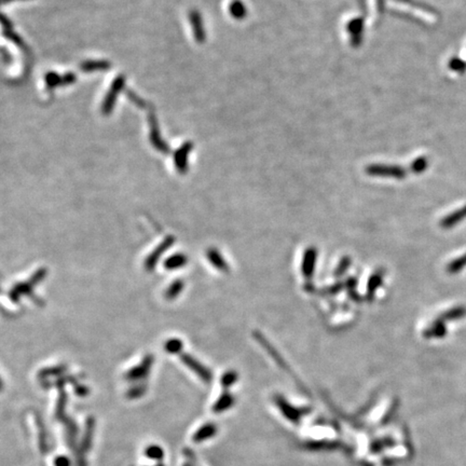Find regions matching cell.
<instances>
[{
    "mask_svg": "<svg viewBox=\"0 0 466 466\" xmlns=\"http://www.w3.org/2000/svg\"><path fill=\"white\" fill-rule=\"evenodd\" d=\"M216 434L217 426L212 422H209L203 424L201 427H198L195 433L192 435V440L195 444H201V442L213 438Z\"/></svg>",
    "mask_w": 466,
    "mask_h": 466,
    "instance_id": "cell-8",
    "label": "cell"
},
{
    "mask_svg": "<svg viewBox=\"0 0 466 466\" xmlns=\"http://www.w3.org/2000/svg\"><path fill=\"white\" fill-rule=\"evenodd\" d=\"M448 67L451 70L452 72L463 74L466 72V62H464L463 59L459 57H452L449 60Z\"/></svg>",
    "mask_w": 466,
    "mask_h": 466,
    "instance_id": "cell-20",
    "label": "cell"
},
{
    "mask_svg": "<svg viewBox=\"0 0 466 466\" xmlns=\"http://www.w3.org/2000/svg\"><path fill=\"white\" fill-rule=\"evenodd\" d=\"M144 454L149 460L160 462L163 460L165 453H164V450L162 449V447H160L159 445H149L148 447H146V449H145Z\"/></svg>",
    "mask_w": 466,
    "mask_h": 466,
    "instance_id": "cell-13",
    "label": "cell"
},
{
    "mask_svg": "<svg viewBox=\"0 0 466 466\" xmlns=\"http://www.w3.org/2000/svg\"><path fill=\"white\" fill-rule=\"evenodd\" d=\"M384 278V270L379 269L376 272H373L368 282H367V288H366V299L371 301L373 299L374 295H376L378 288L382 285Z\"/></svg>",
    "mask_w": 466,
    "mask_h": 466,
    "instance_id": "cell-6",
    "label": "cell"
},
{
    "mask_svg": "<svg viewBox=\"0 0 466 466\" xmlns=\"http://www.w3.org/2000/svg\"><path fill=\"white\" fill-rule=\"evenodd\" d=\"M234 403H235L234 396L231 393L226 391L218 397L215 404L213 405L212 410L213 412H215V414H221V412H225L230 408H232Z\"/></svg>",
    "mask_w": 466,
    "mask_h": 466,
    "instance_id": "cell-9",
    "label": "cell"
},
{
    "mask_svg": "<svg viewBox=\"0 0 466 466\" xmlns=\"http://www.w3.org/2000/svg\"><path fill=\"white\" fill-rule=\"evenodd\" d=\"M181 289H182V283H180V282L175 283L174 286H173V287L171 288V290H170V295H171V297L177 296L178 293L180 292Z\"/></svg>",
    "mask_w": 466,
    "mask_h": 466,
    "instance_id": "cell-25",
    "label": "cell"
},
{
    "mask_svg": "<svg viewBox=\"0 0 466 466\" xmlns=\"http://www.w3.org/2000/svg\"><path fill=\"white\" fill-rule=\"evenodd\" d=\"M466 315V308L462 307V305H459V307H454L452 309L448 310L445 312L439 318L446 322V320H455V319H460Z\"/></svg>",
    "mask_w": 466,
    "mask_h": 466,
    "instance_id": "cell-14",
    "label": "cell"
},
{
    "mask_svg": "<svg viewBox=\"0 0 466 466\" xmlns=\"http://www.w3.org/2000/svg\"><path fill=\"white\" fill-rule=\"evenodd\" d=\"M182 360H184V363L188 366V367L192 370L197 377H200L202 381L205 382V383H210V382L212 381L213 374L211 370L209 368H206L205 366H203L200 362H197L196 360H194L193 357L188 356V355L182 357Z\"/></svg>",
    "mask_w": 466,
    "mask_h": 466,
    "instance_id": "cell-5",
    "label": "cell"
},
{
    "mask_svg": "<svg viewBox=\"0 0 466 466\" xmlns=\"http://www.w3.org/2000/svg\"><path fill=\"white\" fill-rule=\"evenodd\" d=\"M187 262V258L184 255H176L173 258H171L169 262H167V267L170 269H177L179 267H182Z\"/></svg>",
    "mask_w": 466,
    "mask_h": 466,
    "instance_id": "cell-23",
    "label": "cell"
},
{
    "mask_svg": "<svg viewBox=\"0 0 466 466\" xmlns=\"http://www.w3.org/2000/svg\"><path fill=\"white\" fill-rule=\"evenodd\" d=\"M206 257H208V260L211 262V264L218 270L219 272L223 273H228L230 271V267H229L228 262L226 261V259L224 256L219 253V250L216 248H210L208 251H206Z\"/></svg>",
    "mask_w": 466,
    "mask_h": 466,
    "instance_id": "cell-7",
    "label": "cell"
},
{
    "mask_svg": "<svg viewBox=\"0 0 466 466\" xmlns=\"http://www.w3.org/2000/svg\"><path fill=\"white\" fill-rule=\"evenodd\" d=\"M464 267H466V254L454 259L453 261L450 262L447 265V272L450 274H455L459 273L464 269Z\"/></svg>",
    "mask_w": 466,
    "mask_h": 466,
    "instance_id": "cell-16",
    "label": "cell"
},
{
    "mask_svg": "<svg viewBox=\"0 0 466 466\" xmlns=\"http://www.w3.org/2000/svg\"><path fill=\"white\" fill-rule=\"evenodd\" d=\"M122 86H123V79H122V78L117 79L116 82H114V85H113L110 92L108 93V96H107L105 104H104L103 110L105 111V113H108L110 111V109L112 108L113 103H114V101H116V97H117L116 94L119 92L120 89L122 88Z\"/></svg>",
    "mask_w": 466,
    "mask_h": 466,
    "instance_id": "cell-12",
    "label": "cell"
},
{
    "mask_svg": "<svg viewBox=\"0 0 466 466\" xmlns=\"http://www.w3.org/2000/svg\"><path fill=\"white\" fill-rule=\"evenodd\" d=\"M93 430H94V423L93 422H89L87 424V431L85 437L82 439V450L85 451H88L91 447V444H92V437H93Z\"/></svg>",
    "mask_w": 466,
    "mask_h": 466,
    "instance_id": "cell-18",
    "label": "cell"
},
{
    "mask_svg": "<svg viewBox=\"0 0 466 466\" xmlns=\"http://www.w3.org/2000/svg\"><path fill=\"white\" fill-rule=\"evenodd\" d=\"M157 466H163V464H161V463H159V464H158Z\"/></svg>",
    "mask_w": 466,
    "mask_h": 466,
    "instance_id": "cell-27",
    "label": "cell"
},
{
    "mask_svg": "<svg viewBox=\"0 0 466 466\" xmlns=\"http://www.w3.org/2000/svg\"><path fill=\"white\" fill-rule=\"evenodd\" d=\"M465 218H466V205L463 206L462 209L451 213L450 215L446 216L444 219H441L440 226L444 229H450V228L454 227L456 224L461 223V221Z\"/></svg>",
    "mask_w": 466,
    "mask_h": 466,
    "instance_id": "cell-10",
    "label": "cell"
},
{
    "mask_svg": "<svg viewBox=\"0 0 466 466\" xmlns=\"http://www.w3.org/2000/svg\"><path fill=\"white\" fill-rule=\"evenodd\" d=\"M427 166H429V160L425 157H420L412 162L411 171L416 174H421L427 169Z\"/></svg>",
    "mask_w": 466,
    "mask_h": 466,
    "instance_id": "cell-19",
    "label": "cell"
},
{
    "mask_svg": "<svg viewBox=\"0 0 466 466\" xmlns=\"http://www.w3.org/2000/svg\"><path fill=\"white\" fill-rule=\"evenodd\" d=\"M343 286H345V285H343L342 282H338V283H336V284H334V285H331L329 287L324 288L322 292H320V294H322V296H325V297L338 295L342 290Z\"/></svg>",
    "mask_w": 466,
    "mask_h": 466,
    "instance_id": "cell-21",
    "label": "cell"
},
{
    "mask_svg": "<svg viewBox=\"0 0 466 466\" xmlns=\"http://www.w3.org/2000/svg\"><path fill=\"white\" fill-rule=\"evenodd\" d=\"M109 64L105 63V62H88L82 65V70L85 72L101 71V70H106Z\"/></svg>",
    "mask_w": 466,
    "mask_h": 466,
    "instance_id": "cell-22",
    "label": "cell"
},
{
    "mask_svg": "<svg viewBox=\"0 0 466 466\" xmlns=\"http://www.w3.org/2000/svg\"><path fill=\"white\" fill-rule=\"evenodd\" d=\"M274 402L278 405L279 409L283 414L286 419H288L289 421L292 422H298L301 417V410L294 407L293 405H290L286 400L283 398L282 396L277 395L274 396Z\"/></svg>",
    "mask_w": 466,
    "mask_h": 466,
    "instance_id": "cell-4",
    "label": "cell"
},
{
    "mask_svg": "<svg viewBox=\"0 0 466 466\" xmlns=\"http://www.w3.org/2000/svg\"><path fill=\"white\" fill-rule=\"evenodd\" d=\"M317 260V249L314 246H310L304 250L301 261V273L302 276L310 280L315 271V265Z\"/></svg>",
    "mask_w": 466,
    "mask_h": 466,
    "instance_id": "cell-1",
    "label": "cell"
},
{
    "mask_svg": "<svg viewBox=\"0 0 466 466\" xmlns=\"http://www.w3.org/2000/svg\"><path fill=\"white\" fill-rule=\"evenodd\" d=\"M254 338L255 340L259 343V345H260L265 351H267V353H268L271 357H272V360L276 362L281 368L283 369H285L286 371H289V368H288V366L286 364V362L283 360V357L280 355V353L278 352V351L276 350V348H274L271 343L267 340L264 338V336L261 334V332H259V331H255L254 332Z\"/></svg>",
    "mask_w": 466,
    "mask_h": 466,
    "instance_id": "cell-3",
    "label": "cell"
},
{
    "mask_svg": "<svg viewBox=\"0 0 466 466\" xmlns=\"http://www.w3.org/2000/svg\"><path fill=\"white\" fill-rule=\"evenodd\" d=\"M239 379V373L235 370H228L220 378V384L224 388H229L234 385Z\"/></svg>",
    "mask_w": 466,
    "mask_h": 466,
    "instance_id": "cell-15",
    "label": "cell"
},
{
    "mask_svg": "<svg viewBox=\"0 0 466 466\" xmlns=\"http://www.w3.org/2000/svg\"><path fill=\"white\" fill-rule=\"evenodd\" d=\"M367 173L372 176L382 177H394L404 178L406 176L405 172L400 166H387V165H371L367 169Z\"/></svg>",
    "mask_w": 466,
    "mask_h": 466,
    "instance_id": "cell-2",
    "label": "cell"
},
{
    "mask_svg": "<svg viewBox=\"0 0 466 466\" xmlns=\"http://www.w3.org/2000/svg\"><path fill=\"white\" fill-rule=\"evenodd\" d=\"M54 466H72V461L66 455H58L54 460Z\"/></svg>",
    "mask_w": 466,
    "mask_h": 466,
    "instance_id": "cell-24",
    "label": "cell"
},
{
    "mask_svg": "<svg viewBox=\"0 0 466 466\" xmlns=\"http://www.w3.org/2000/svg\"><path fill=\"white\" fill-rule=\"evenodd\" d=\"M351 263H352V259H351V257H349V256L342 257L341 260L337 264V268H336V270H335V273H334L335 277L341 278L342 276H345L346 272L349 270Z\"/></svg>",
    "mask_w": 466,
    "mask_h": 466,
    "instance_id": "cell-17",
    "label": "cell"
},
{
    "mask_svg": "<svg viewBox=\"0 0 466 466\" xmlns=\"http://www.w3.org/2000/svg\"><path fill=\"white\" fill-rule=\"evenodd\" d=\"M356 285H357V280L355 278H350L347 280L345 286L349 289V292H351V290L356 289Z\"/></svg>",
    "mask_w": 466,
    "mask_h": 466,
    "instance_id": "cell-26",
    "label": "cell"
},
{
    "mask_svg": "<svg viewBox=\"0 0 466 466\" xmlns=\"http://www.w3.org/2000/svg\"><path fill=\"white\" fill-rule=\"evenodd\" d=\"M446 334H447V329H446L445 322L440 318L435 320L429 329H426L424 331L425 338H442V337H445Z\"/></svg>",
    "mask_w": 466,
    "mask_h": 466,
    "instance_id": "cell-11",
    "label": "cell"
}]
</instances>
